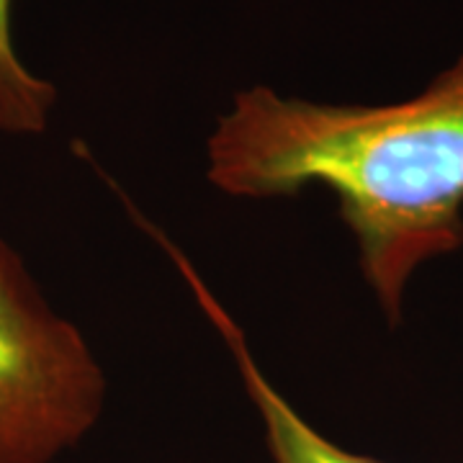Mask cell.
<instances>
[{
    "label": "cell",
    "mask_w": 463,
    "mask_h": 463,
    "mask_svg": "<svg viewBox=\"0 0 463 463\" xmlns=\"http://www.w3.org/2000/svg\"><path fill=\"white\" fill-rule=\"evenodd\" d=\"M57 88L24 62L14 39V0H0V132L33 137L50 129Z\"/></svg>",
    "instance_id": "277c9868"
},
{
    "label": "cell",
    "mask_w": 463,
    "mask_h": 463,
    "mask_svg": "<svg viewBox=\"0 0 463 463\" xmlns=\"http://www.w3.org/2000/svg\"><path fill=\"white\" fill-rule=\"evenodd\" d=\"M206 178L234 199L322 185L389 325L417 268L463 248V52L399 103H325L270 85L234 93L206 139Z\"/></svg>",
    "instance_id": "6da1fadb"
},
{
    "label": "cell",
    "mask_w": 463,
    "mask_h": 463,
    "mask_svg": "<svg viewBox=\"0 0 463 463\" xmlns=\"http://www.w3.org/2000/svg\"><path fill=\"white\" fill-rule=\"evenodd\" d=\"M106 373L0 237V463H52L99 425Z\"/></svg>",
    "instance_id": "7a4b0ae2"
},
{
    "label": "cell",
    "mask_w": 463,
    "mask_h": 463,
    "mask_svg": "<svg viewBox=\"0 0 463 463\" xmlns=\"http://www.w3.org/2000/svg\"><path fill=\"white\" fill-rule=\"evenodd\" d=\"M129 212L139 222V227L147 232L152 240H157V245L165 250V255L178 268L185 286L191 288V294L196 298L203 317L212 322V327L224 340L232 361H234V368H237V373L242 379V386L248 392V399L252 402L255 412L263 422V438L270 463H383L371 458V456L353 453L347 448L332 443L330 438L317 430L309 420H304V414L298 412L297 407L283 397L281 392L270 383V379L265 376L263 368H260V364L255 361V355L250 350V343L242 327L224 309V304L216 298L214 291L209 288V283L201 279V273L185 258V252L160 227H155L137 206H132Z\"/></svg>",
    "instance_id": "3957f363"
}]
</instances>
